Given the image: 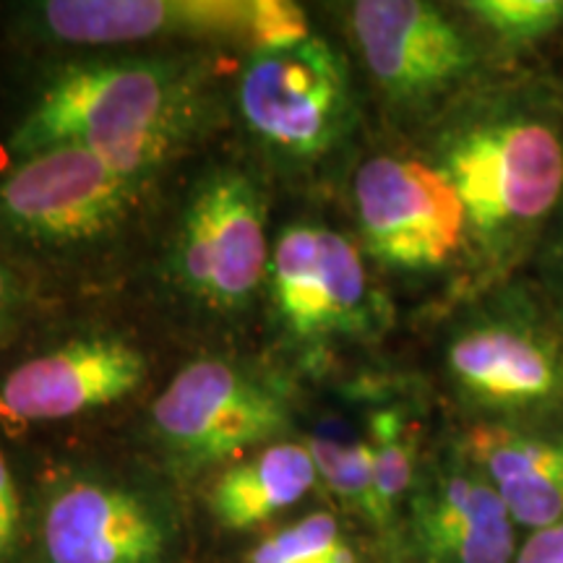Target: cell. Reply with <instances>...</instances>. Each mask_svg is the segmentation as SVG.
I'll return each instance as SVG.
<instances>
[{
  "label": "cell",
  "instance_id": "17",
  "mask_svg": "<svg viewBox=\"0 0 563 563\" xmlns=\"http://www.w3.org/2000/svg\"><path fill=\"white\" fill-rule=\"evenodd\" d=\"M373 449L371 522L389 530L418 483V422L405 405H384L368 415Z\"/></svg>",
  "mask_w": 563,
  "mask_h": 563
},
{
  "label": "cell",
  "instance_id": "16",
  "mask_svg": "<svg viewBox=\"0 0 563 563\" xmlns=\"http://www.w3.org/2000/svg\"><path fill=\"white\" fill-rule=\"evenodd\" d=\"M319 483L308 443L274 441L256 456L230 467L211 488L214 517L230 530H251L290 509Z\"/></svg>",
  "mask_w": 563,
  "mask_h": 563
},
{
  "label": "cell",
  "instance_id": "18",
  "mask_svg": "<svg viewBox=\"0 0 563 563\" xmlns=\"http://www.w3.org/2000/svg\"><path fill=\"white\" fill-rule=\"evenodd\" d=\"M456 5L506 68L530 66V55L563 37V0H462Z\"/></svg>",
  "mask_w": 563,
  "mask_h": 563
},
{
  "label": "cell",
  "instance_id": "21",
  "mask_svg": "<svg viewBox=\"0 0 563 563\" xmlns=\"http://www.w3.org/2000/svg\"><path fill=\"white\" fill-rule=\"evenodd\" d=\"M519 274L540 292V298L563 323V199Z\"/></svg>",
  "mask_w": 563,
  "mask_h": 563
},
{
  "label": "cell",
  "instance_id": "20",
  "mask_svg": "<svg viewBox=\"0 0 563 563\" xmlns=\"http://www.w3.org/2000/svg\"><path fill=\"white\" fill-rule=\"evenodd\" d=\"M245 563H357V555L332 514L316 511L262 540Z\"/></svg>",
  "mask_w": 563,
  "mask_h": 563
},
{
  "label": "cell",
  "instance_id": "2",
  "mask_svg": "<svg viewBox=\"0 0 563 563\" xmlns=\"http://www.w3.org/2000/svg\"><path fill=\"white\" fill-rule=\"evenodd\" d=\"M201 115L199 70L167 58L84 60L60 68L9 136L13 159L60 144L87 146L144 183L173 159Z\"/></svg>",
  "mask_w": 563,
  "mask_h": 563
},
{
  "label": "cell",
  "instance_id": "8",
  "mask_svg": "<svg viewBox=\"0 0 563 563\" xmlns=\"http://www.w3.org/2000/svg\"><path fill=\"white\" fill-rule=\"evenodd\" d=\"M243 121L272 150L311 159L332 152L352 121L344 58L321 37L251 53L238 84Z\"/></svg>",
  "mask_w": 563,
  "mask_h": 563
},
{
  "label": "cell",
  "instance_id": "11",
  "mask_svg": "<svg viewBox=\"0 0 563 563\" xmlns=\"http://www.w3.org/2000/svg\"><path fill=\"white\" fill-rule=\"evenodd\" d=\"M272 298L300 340L368 336L382 327V298L365 253L340 230L298 222L272 249Z\"/></svg>",
  "mask_w": 563,
  "mask_h": 563
},
{
  "label": "cell",
  "instance_id": "15",
  "mask_svg": "<svg viewBox=\"0 0 563 563\" xmlns=\"http://www.w3.org/2000/svg\"><path fill=\"white\" fill-rule=\"evenodd\" d=\"M519 532H534L563 519V422L561 426H464L456 433Z\"/></svg>",
  "mask_w": 563,
  "mask_h": 563
},
{
  "label": "cell",
  "instance_id": "13",
  "mask_svg": "<svg viewBox=\"0 0 563 563\" xmlns=\"http://www.w3.org/2000/svg\"><path fill=\"white\" fill-rule=\"evenodd\" d=\"M146 378V357L112 334L34 352L0 376V428L55 422L112 405Z\"/></svg>",
  "mask_w": 563,
  "mask_h": 563
},
{
  "label": "cell",
  "instance_id": "10",
  "mask_svg": "<svg viewBox=\"0 0 563 563\" xmlns=\"http://www.w3.org/2000/svg\"><path fill=\"white\" fill-rule=\"evenodd\" d=\"M152 428L183 464H211L279 439L290 410L272 386L224 361H196L152 405Z\"/></svg>",
  "mask_w": 563,
  "mask_h": 563
},
{
  "label": "cell",
  "instance_id": "24",
  "mask_svg": "<svg viewBox=\"0 0 563 563\" xmlns=\"http://www.w3.org/2000/svg\"><path fill=\"white\" fill-rule=\"evenodd\" d=\"M514 563H563V519L543 530L522 534Z\"/></svg>",
  "mask_w": 563,
  "mask_h": 563
},
{
  "label": "cell",
  "instance_id": "14",
  "mask_svg": "<svg viewBox=\"0 0 563 563\" xmlns=\"http://www.w3.org/2000/svg\"><path fill=\"white\" fill-rule=\"evenodd\" d=\"M40 551L42 563H162L167 527L123 485L70 481L45 501Z\"/></svg>",
  "mask_w": 563,
  "mask_h": 563
},
{
  "label": "cell",
  "instance_id": "22",
  "mask_svg": "<svg viewBox=\"0 0 563 563\" xmlns=\"http://www.w3.org/2000/svg\"><path fill=\"white\" fill-rule=\"evenodd\" d=\"M34 285L30 272L0 245V350L9 344L32 311Z\"/></svg>",
  "mask_w": 563,
  "mask_h": 563
},
{
  "label": "cell",
  "instance_id": "12",
  "mask_svg": "<svg viewBox=\"0 0 563 563\" xmlns=\"http://www.w3.org/2000/svg\"><path fill=\"white\" fill-rule=\"evenodd\" d=\"M420 563H514L522 532L481 467L452 441L407 498Z\"/></svg>",
  "mask_w": 563,
  "mask_h": 563
},
{
  "label": "cell",
  "instance_id": "4",
  "mask_svg": "<svg viewBox=\"0 0 563 563\" xmlns=\"http://www.w3.org/2000/svg\"><path fill=\"white\" fill-rule=\"evenodd\" d=\"M350 37L373 87L394 112L435 121L449 104L506 66L460 5L428 0H357Z\"/></svg>",
  "mask_w": 563,
  "mask_h": 563
},
{
  "label": "cell",
  "instance_id": "7",
  "mask_svg": "<svg viewBox=\"0 0 563 563\" xmlns=\"http://www.w3.org/2000/svg\"><path fill=\"white\" fill-rule=\"evenodd\" d=\"M139 191L141 183L87 146L60 144L13 159L0 175V245L16 256L95 243L131 214Z\"/></svg>",
  "mask_w": 563,
  "mask_h": 563
},
{
  "label": "cell",
  "instance_id": "6",
  "mask_svg": "<svg viewBox=\"0 0 563 563\" xmlns=\"http://www.w3.org/2000/svg\"><path fill=\"white\" fill-rule=\"evenodd\" d=\"M352 211L365 258L397 274L470 266L467 217L454 186L426 157L376 152L352 173Z\"/></svg>",
  "mask_w": 563,
  "mask_h": 563
},
{
  "label": "cell",
  "instance_id": "19",
  "mask_svg": "<svg viewBox=\"0 0 563 563\" xmlns=\"http://www.w3.org/2000/svg\"><path fill=\"white\" fill-rule=\"evenodd\" d=\"M316 470L340 501L371 519L373 506V449L368 433L350 428H327L308 439Z\"/></svg>",
  "mask_w": 563,
  "mask_h": 563
},
{
  "label": "cell",
  "instance_id": "3",
  "mask_svg": "<svg viewBox=\"0 0 563 563\" xmlns=\"http://www.w3.org/2000/svg\"><path fill=\"white\" fill-rule=\"evenodd\" d=\"M464 426H561L563 323L522 274L470 292L441 340Z\"/></svg>",
  "mask_w": 563,
  "mask_h": 563
},
{
  "label": "cell",
  "instance_id": "23",
  "mask_svg": "<svg viewBox=\"0 0 563 563\" xmlns=\"http://www.w3.org/2000/svg\"><path fill=\"white\" fill-rule=\"evenodd\" d=\"M24 534V509L13 481L11 464L0 452V563H9L16 555Z\"/></svg>",
  "mask_w": 563,
  "mask_h": 563
},
{
  "label": "cell",
  "instance_id": "9",
  "mask_svg": "<svg viewBox=\"0 0 563 563\" xmlns=\"http://www.w3.org/2000/svg\"><path fill=\"white\" fill-rule=\"evenodd\" d=\"M264 196L249 175L217 170L194 188L175 238L183 290L217 311L243 308L269 279Z\"/></svg>",
  "mask_w": 563,
  "mask_h": 563
},
{
  "label": "cell",
  "instance_id": "5",
  "mask_svg": "<svg viewBox=\"0 0 563 563\" xmlns=\"http://www.w3.org/2000/svg\"><path fill=\"white\" fill-rule=\"evenodd\" d=\"M13 32L55 45H129L152 40L292 45L311 37L290 0H45L16 5Z\"/></svg>",
  "mask_w": 563,
  "mask_h": 563
},
{
  "label": "cell",
  "instance_id": "1",
  "mask_svg": "<svg viewBox=\"0 0 563 563\" xmlns=\"http://www.w3.org/2000/svg\"><path fill=\"white\" fill-rule=\"evenodd\" d=\"M422 157L464 207L473 292L517 277L563 199V79L498 70L435 118Z\"/></svg>",
  "mask_w": 563,
  "mask_h": 563
}]
</instances>
